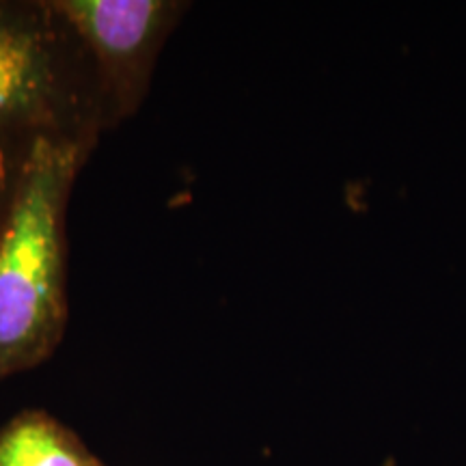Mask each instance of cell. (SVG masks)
<instances>
[{
  "label": "cell",
  "mask_w": 466,
  "mask_h": 466,
  "mask_svg": "<svg viewBox=\"0 0 466 466\" xmlns=\"http://www.w3.org/2000/svg\"><path fill=\"white\" fill-rule=\"evenodd\" d=\"M93 149L39 137L17 158L0 214V382L46 363L66 335L67 208Z\"/></svg>",
  "instance_id": "6da1fadb"
},
{
  "label": "cell",
  "mask_w": 466,
  "mask_h": 466,
  "mask_svg": "<svg viewBox=\"0 0 466 466\" xmlns=\"http://www.w3.org/2000/svg\"><path fill=\"white\" fill-rule=\"evenodd\" d=\"M104 132L96 67L55 0H0V145Z\"/></svg>",
  "instance_id": "7a4b0ae2"
},
{
  "label": "cell",
  "mask_w": 466,
  "mask_h": 466,
  "mask_svg": "<svg viewBox=\"0 0 466 466\" xmlns=\"http://www.w3.org/2000/svg\"><path fill=\"white\" fill-rule=\"evenodd\" d=\"M96 67L104 130L141 110L167 37L186 14L179 0H55Z\"/></svg>",
  "instance_id": "3957f363"
},
{
  "label": "cell",
  "mask_w": 466,
  "mask_h": 466,
  "mask_svg": "<svg viewBox=\"0 0 466 466\" xmlns=\"http://www.w3.org/2000/svg\"><path fill=\"white\" fill-rule=\"evenodd\" d=\"M0 466H104L76 432L44 410H22L0 428Z\"/></svg>",
  "instance_id": "277c9868"
},
{
  "label": "cell",
  "mask_w": 466,
  "mask_h": 466,
  "mask_svg": "<svg viewBox=\"0 0 466 466\" xmlns=\"http://www.w3.org/2000/svg\"><path fill=\"white\" fill-rule=\"evenodd\" d=\"M26 147V145H25ZM14 147V145H0V214H3L5 201H7V192L11 186V177H14L17 158H20L22 149Z\"/></svg>",
  "instance_id": "5b68a950"
}]
</instances>
